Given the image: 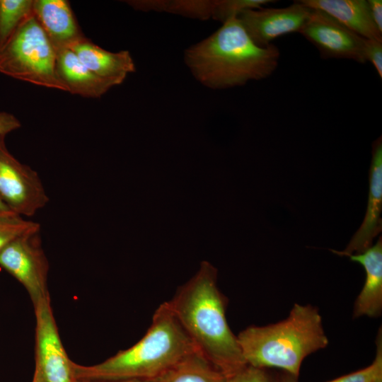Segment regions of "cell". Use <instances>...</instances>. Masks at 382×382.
<instances>
[{"instance_id": "obj_20", "label": "cell", "mask_w": 382, "mask_h": 382, "mask_svg": "<svg viewBox=\"0 0 382 382\" xmlns=\"http://www.w3.org/2000/svg\"><path fill=\"white\" fill-rule=\"evenodd\" d=\"M40 226L38 223L14 212L0 215V251L15 239Z\"/></svg>"}, {"instance_id": "obj_26", "label": "cell", "mask_w": 382, "mask_h": 382, "mask_svg": "<svg viewBox=\"0 0 382 382\" xmlns=\"http://www.w3.org/2000/svg\"><path fill=\"white\" fill-rule=\"evenodd\" d=\"M371 17L378 30L382 33V1L368 0Z\"/></svg>"}, {"instance_id": "obj_22", "label": "cell", "mask_w": 382, "mask_h": 382, "mask_svg": "<svg viewBox=\"0 0 382 382\" xmlns=\"http://www.w3.org/2000/svg\"><path fill=\"white\" fill-rule=\"evenodd\" d=\"M376 354L369 366L355 372L342 376L328 382H372L382 376V337L381 331L376 338Z\"/></svg>"}, {"instance_id": "obj_12", "label": "cell", "mask_w": 382, "mask_h": 382, "mask_svg": "<svg viewBox=\"0 0 382 382\" xmlns=\"http://www.w3.org/2000/svg\"><path fill=\"white\" fill-rule=\"evenodd\" d=\"M33 12L57 50L70 48L85 37L66 0H33Z\"/></svg>"}, {"instance_id": "obj_4", "label": "cell", "mask_w": 382, "mask_h": 382, "mask_svg": "<svg viewBox=\"0 0 382 382\" xmlns=\"http://www.w3.org/2000/svg\"><path fill=\"white\" fill-rule=\"evenodd\" d=\"M237 339L247 365L278 368L296 378L303 359L328 345L318 308L298 303L286 319L265 326H249Z\"/></svg>"}, {"instance_id": "obj_31", "label": "cell", "mask_w": 382, "mask_h": 382, "mask_svg": "<svg viewBox=\"0 0 382 382\" xmlns=\"http://www.w3.org/2000/svg\"><path fill=\"white\" fill-rule=\"evenodd\" d=\"M372 382H382V376H380V377L376 378Z\"/></svg>"}, {"instance_id": "obj_19", "label": "cell", "mask_w": 382, "mask_h": 382, "mask_svg": "<svg viewBox=\"0 0 382 382\" xmlns=\"http://www.w3.org/2000/svg\"><path fill=\"white\" fill-rule=\"evenodd\" d=\"M33 0H0V52L33 16Z\"/></svg>"}, {"instance_id": "obj_25", "label": "cell", "mask_w": 382, "mask_h": 382, "mask_svg": "<svg viewBox=\"0 0 382 382\" xmlns=\"http://www.w3.org/2000/svg\"><path fill=\"white\" fill-rule=\"evenodd\" d=\"M21 127V122L15 115L5 111H0V135L6 136Z\"/></svg>"}, {"instance_id": "obj_30", "label": "cell", "mask_w": 382, "mask_h": 382, "mask_svg": "<svg viewBox=\"0 0 382 382\" xmlns=\"http://www.w3.org/2000/svg\"><path fill=\"white\" fill-rule=\"evenodd\" d=\"M32 382H41V381L39 379L37 376L34 375Z\"/></svg>"}, {"instance_id": "obj_29", "label": "cell", "mask_w": 382, "mask_h": 382, "mask_svg": "<svg viewBox=\"0 0 382 382\" xmlns=\"http://www.w3.org/2000/svg\"><path fill=\"white\" fill-rule=\"evenodd\" d=\"M11 212H13L11 210V209L8 207V205L4 202V201L0 196V215L8 214Z\"/></svg>"}, {"instance_id": "obj_6", "label": "cell", "mask_w": 382, "mask_h": 382, "mask_svg": "<svg viewBox=\"0 0 382 382\" xmlns=\"http://www.w3.org/2000/svg\"><path fill=\"white\" fill-rule=\"evenodd\" d=\"M40 232V226L15 239L0 251V266L23 285L33 306L50 297L49 263Z\"/></svg>"}, {"instance_id": "obj_3", "label": "cell", "mask_w": 382, "mask_h": 382, "mask_svg": "<svg viewBox=\"0 0 382 382\" xmlns=\"http://www.w3.org/2000/svg\"><path fill=\"white\" fill-rule=\"evenodd\" d=\"M197 350L165 301L137 343L95 365L73 361L74 375L80 381L154 380Z\"/></svg>"}, {"instance_id": "obj_2", "label": "cell", "mask_w": 382, "mask_h": 382, "mask_svg": "<svg viewBox=\"0 0 382 382\" xmlns=\"http://www.w3.org/2000/svg\"><path fill=\"white\" fill-rule=\"evenodd\" d=\"M274 45H257L236 18L223 23L213 34L186 49L184 59L195 78L204 86L222 89L270 76L278 66Z\"/></svg>"}, {"instance_id": "obj_13", "label": "cell", "mask_w": 382, "mask_h": 382, "mask_svg": "<svg viewBox=\"0 0 382 382\" xmlns=\"http://www.w3.org/2000/svg\"><path fill=\"white\" fill-rule=\"evenodd\" d=\"M69 49L91 71L110 81L114 86L122 83L127 75L136 70L129 51L110 52L86 37L74 43Z\"/></svg>"}, {"instance_id": "obj_1", "label": "cell", "mask_w": 382, "mask_h": 382, "mask_svg": "<svg viewBox=\"0 0 382 382\" xmlns=\"http://www.w3.org/2000/svg\"><path fill=\"white\" fill-rule=\"evenodd\" d=\"M167 302L197 349L225 377L247 365L227 322V299L218 287L217 270L210 262H202Z\"/></svg>"}, {"instance_id": "obj_18", "label": "cell", "mask_w": 382, "mask_h": 382, "mask_svg": "<svg viewBox=\"0 0 382 382\" xmlns=\"http://www.w3.org/2000/svg\"><path fill=\"white\" fill-rule=\"evenodd\" d=\"M135 9L148 11H166L183 16L207 20L212 17L214 1L175 0V1H128Z\"/></svg>"}, {"instance_id": "obj_10", "label": "cell", "mask_w": 382, "mask_h": 382, "mask_svg": "<svg viewBox=\"0 0 382 382\" xmlns=\"http://www.w3.org/2000/svg\"><path fill=\"white\" fill-rule=\"evenodd\" d=\"M311 11L299 1H295L284 8L262 7L246 10L236 18L257 45L266 47L279 37L299 33Z\"/></svg>"}, {"instance_id": "obj_9", "label": "cell", "mask_w": 382, "mask_h": 382, "mask_svg": "<svg viewBox=\"0 0 382 382\" xmlns=\"http://www.w3.org/2000/svg\"><path fill=\"white\" fill-rule=\"evenodd\" d=\"M299 33L318 50L323 59H347L359 63L366 62V38L320 10L312 9Z\"/></svg>"}, {"instance_id": "obj_15", "label": "cell", "mask_w": 382, "mask_h": 382, "mask_svg": "<svg viewBox=\"0 0 382 382\" xmlns=\"http://www.w3.org/2000/svg\"><path fill=\"white\" fill-rule=\"evenodd\" d=\"M56 69L66 92L71 94L98 98L115 86L91 71L69 48L57 50Z\"/></svg>"}, {"instance_id": "obj_24", "label": "cell", "mask_w": 382, "mask_h": 382, "mask_svg": "<svg viewBox=\"0 0 382 382\" xmlns=\"http://www.w3.org/2000/svg\"><path fill=\"white\" fill-rule=\"evenodd\" d=\"M365 60L374 66L380 79L382 78V41L366 39L364 45Z\"/></svg>"}, {"instance_id": "obj_7", "label": "cell", "mask_w": 382, "mask_h": 382, "mask_svg": "<svg viewBox=\"0 0 382 382\" xmlns=\"http://www.w3.org/2000/svg\"><path fill=\"white\" fill-rule=\"evenodd\" d=\"M5 137L0 135V196L12 212L30 217L49 197L38 173L10 153Z\"/></svg>"}, {"instance_id": "obj_11", "label": "cell", "mask_w": 382, "mask_h": 382, "mask_svg": "<svg viewBox=\"0 0 382 382\" xmlns=\"http://www.w3.org/2000/svg\"><path fill=\"white\" fill-rule=\"evenodd\" d=\"M382 209V139L372 145V158L369 170V192L364 221L342 251L332 250L343 256L361 253L372 245L374 238L381 231Z\"/></svg>"}, {"instance_id": "obj_21", "label": "cell", "mask_w": 382, "mask_h": 382, "mask_svg": "<svg viewBox=\"0 0 382 382\" xmlns=\"http://www.w3.org/2000/svg\"><path fill=\"white\" fill-rule=\"evenodd\" d=\"M272 0H214L212 17L222 23L229 19L237 18L241 13L249 9H257L274 3Z\"/></svg>"}, {"instance_id": "obj_28", "label": "cell", "mask_w": 382, "mask_h": 382, "mask_svg": "<svg viewBox=\"0 0 382 382\" xmlns=\"http://www.w3.org/2000/svg\"><path fill=\"white\" fill-rule=\"evenodd\" d=\"M275 381L276 382H297V378L289 374L285 373L284 374L279 376L275 380Z\"/></svg>"}, {"instance_id": "obj_23", "label": "cell", "mask_w": 382, "mask_h": 382, "mask_svg": "<svg viewBox=\"0 0 382 382\" xmlns=\"http://www.w3.org/2000/svg\"><path fill=\"white\" fill-rule=\"evenodd\" d=\"M224 382H276L266 371L260 369L246 365L231 375L225 377Z\"/></svg>"}, {"instance_id": "obj_5", "label": "cell", "mask_w": 382, "mask_h": 382, "mask_svg": "<svg viewBox=\"0 0 382 382\" xmlns=\"http://www.w3.org/2000/svg\"><path fill=\"white\" fill-rule=\"evenodd\" d=\"M57 50L30 16L0 52V73L48 88L66 91L56 69Z\"/></svg>"}, {"instance_id": "obj_27", "label": "cell", "mask_w": 382, "mask_h": 382, "mask_svg": "<svg viewBox=\"0 0 382 382\" xmlns=\"http://www.w3.org/2000/svg\"><path fill=\"white\" fill-rule=\"evenodd\" d=\"M76 382H155L154 380H144V379H125V380H117V381H80L76 380Z\"/></svg>"}, {"instance_id": "obj_14", "label": "cell", "mask_w": 382, "mask_h": 382, "mask_svg": "<svg viewBox=\"0 0 382 382\" xmlns=\"http://www.w3.org/2000/svg\"><path fill=\"white\" fill-rule=\"evenodd\" d=\"M361 264L366 272L364 286L354 306L353 316L378 317L382 311V241L381 236L365 251L349 256Z\"/></svg>"}, {"instance_id": "obj_8", "label": "cell", "mask_w": 382, "mask_h": 382, "mask_svg": "<svg viewBox=\"0 0 382 382\" xmlns=\"http://www.w3.org/2000/svg\"><path fill=\"white\" fill-rule=\"evenodd\" d=\"M33 306L36 319L34 375L41 382H76L73 361L62 345L50 297Z\"/></svg>"}, {"instance_id": "obj_17", "label": "cell", "mask_w": 382, "mask_h": 382, "mask_svg": "<svg viewBox=\"0 0 382 382\" xmlns=\"http://www.w3.org/2000/svg\"><path fill=\"white\" fill-rule=\"evenodd\" d=\"M225 376L199 350L178 362L155 382H224Z\"/></svg>"}, {"instance_id": "obj_16", "label": "cell", "mask_w": 382, "mask_h": 382, "mask_svg": "<svg viewBox=\"0 0 382 382\" xmlns=\"http://www.w3.org/2000/svg\"><path fill=\"white\" fill-rule=\"evenodd\" d=\"M311 9L320 10L347 28L369 39L382 41L372 21L367 0H299Z\"/></svg>"}]
</instances>
